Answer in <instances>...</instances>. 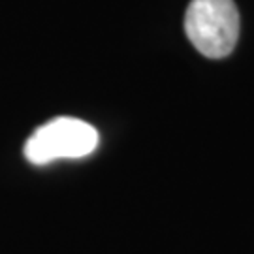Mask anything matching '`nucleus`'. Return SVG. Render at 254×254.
I'll list each match as a JSON object with an SVG mask.
<instances>
[{
  "label": "nucleus",
  "mask_w": 254,
  "mask_h": 254,
  "mask_svg": "<svg viewBox=\"0 0 254 254\" xmlns=\"http://www.w3.org/2000/svg\"><path fill=\"white\" fill-rule=\"evenodd\" d=\"M190 44L207 59H224L239 38V11L234 0H192L185 15Z\"/></svg>",
  "instance_id": "nucleus-1"
},
{
  "label": "nucleus",
  "mask_w": 254,
  "mask_h": 254,
  "mask_svg": "<svg viewBox=\"0 0 254 254\" xmlns=\"http://www.w3.org/2000/svg\"><path fill=\"white\" fill-rule=\"evenodd\" d=\"M96 128L81 119L57 117L34 130L25 143L30 164L44 166L59 158H83L98 147Z\"/></svg>",
  "instance_id": "nucleus-2"
}]
</instances>
